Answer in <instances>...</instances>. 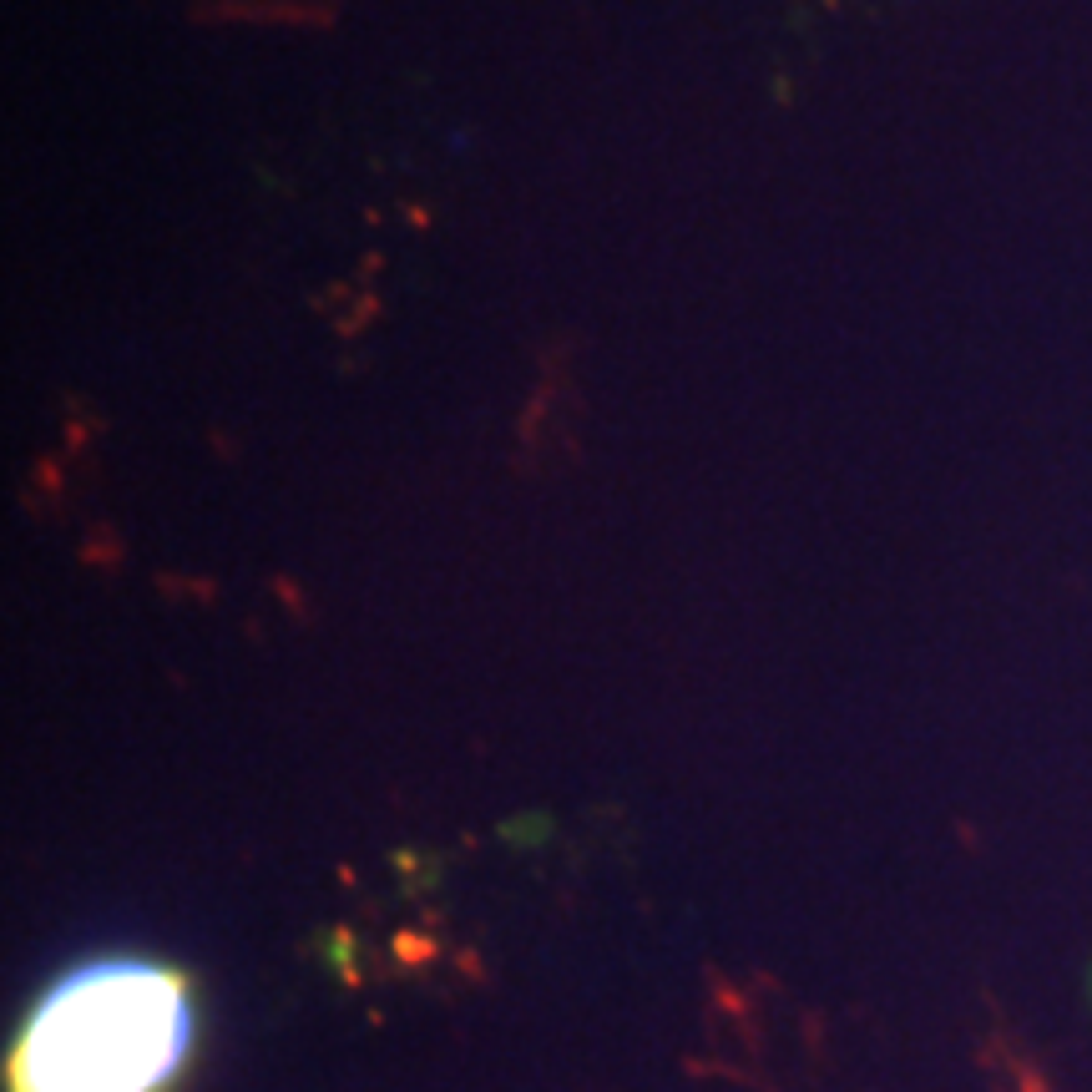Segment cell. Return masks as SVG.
I'll use <instances>...</instances> for the list:
<instances>
[{"label": "cell", "mask_w": 1092, "mask_h": 1092, "mask_svg": "<svg viewBox=\"0 0 1092 1092\" xmlns=\"http://www.w3.org/2000/svg\"><path fill=\"white\" fill-rule=\"evenodd\" d=\"M187 976L157 961L81 966L31 1011L10 1092H167L187 1057Z\"/></svg>", "instance_id": "6da1fadb"}]
</instances>
